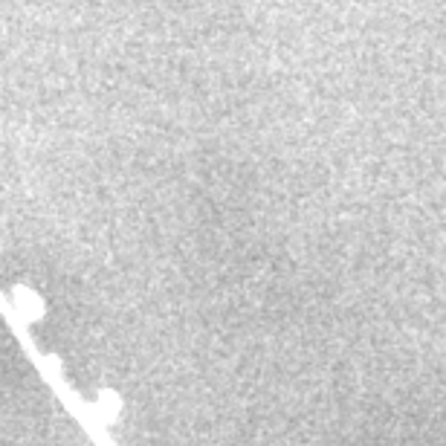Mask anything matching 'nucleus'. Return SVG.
I'll list each match as a JSON object with an SVG mask.
<instances>
[{
  "mask_svg": "<svg viewBox=\"0 0 446 446\" xmlns=\"http://www.w3.org/2000/svg\"><path fill=\"white\" fill-rule=\"evenodd\" d=\"M119 411H122V397L117 391H110V388H105V391H98V397H96V403L90 406V415H96L98 420H102L105 426H110V423H117V418H119Z\"/></svg>",
  "mask_w": 446,
  "mask_h": 446,
  "instance_id": "f257e3e1",
  "label": "nucleus"
},
{
  "mask_svg": "<svg viewBox=\"0 0 446 446\" xmlns=\"http://www.w3.org/2000/svg\"><path fill=\"white\" fill-rule=\"evenodd\" d=\"M12 295H15V307H18V313L26 322H35L44 316V302L29 287H15Z\"/></svg>",
  "mask_w": 446,
  "mask_h": 446,
  "instance_id": "f03ea898",
  "label": "nucleus"
}]
</instances>
